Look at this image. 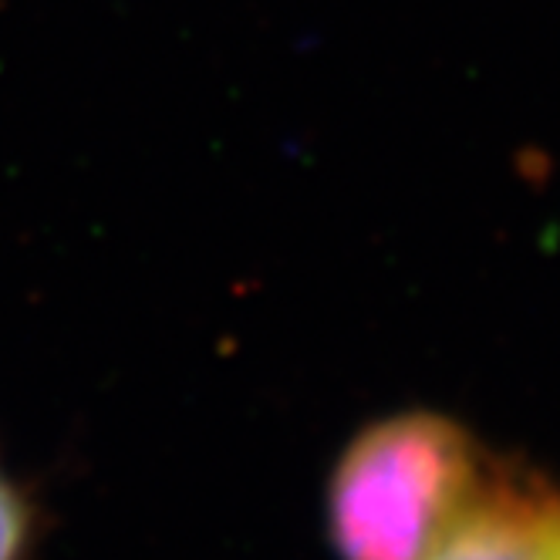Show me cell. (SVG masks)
I'll list each match as a JSON object with an SVG mask.
<instances>
[{
  "label": "cell",
  "mask_w": 560,
  "mask_h": 560,
  "mask_svg": "<svg viewBox=\"0 0 560 560\" xmlns=\"http://www.w3.org/2000/svg\"><path fill=\"white\" fill-rule=\"evenodd\" d=\"M453 416L406 409L358 429L328 483V530L341 560H425L490 472Z\"/></svg>",
  "instance_id": "1"
},
{
  "label": "cell",
  "mask_w": 560,
  "mask_h": 560,
  "mask_svg": "<svg viewBox=\"0 0 560 560\" xmlns=\"http://www.w3.org/2000/svg\"><path fill=\"white\" fill-rule=\"evenodd\" d=\"M560 487L530 466H497L425 560H557Z\"/></svg>",
  "instance_id": "2"
},
{
  "label": "cell",
  "mask_w": 560,
  "mask_h": 560,
  "mask_svg": "<svg viewBox=\"0 0 560 560\" xmlns=\"http://www.w3.org/2000/svg\"><path fill=\"white\" fill-rule=\"evenodd\" d=\"M34 544V510L14 476L0 466V560H27Z\"/></svg>",
  "instance_id": "3"
},
{
  "label": "cell",
  "mask_w": 560,
  "mask_h": 560,
  "mask_svg": "<svg viewBox=\"0 0 560 560\" xmlns=\"http://www.w3.org/2000/svg\"><path fill=\"white\" fill-rule=\"evenodd\" d=\"M557 560H560V553H557Z\"/></svg>",
  "instance_id": "4"
}]
</instances>
